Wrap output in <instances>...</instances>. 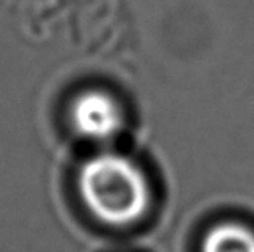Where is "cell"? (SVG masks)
Here are the masks:
<instances>
[{
    "mask_svg": "<svg viewBox=\"0 0 254 252\" xmlns=\"http://www.w3.org/2000/svg\"><path fill=\"white\" fill-rule=\"evenodd\" d=\"M78 183L85 205L107 225H131L151 204L145 175L131 159L120 154L104 152L88 159Z\"/></svg>",
    "mask_w": 254,
    "mask_h": 252,
    "instance_id": "obj_1",
    "label": "cell"
},
{
    "mask_svg": "<svg viewBox=\"0 0 254 252\" xmlns=\"http://www.w3.org/2000/svg\"><path fill=\"white\" fill-rule=\"evenodd\" d=\"M71 123L81 137L109 140L123 126L120 105L104 92H85L71 105Z\"/></svg>",
    "mask_w": 254,
    "mask_h": 252,
    "instance_id": "obj_2",
    "label": "cell"
},
{
    "mask_svg": "<svg viewBox=\"0 0 254 252\" xmlns=\"http://www.w3.org/2000/svg\"><path fill=\"white\" fill-rule=\"evenodd\" d=\"M199 252H254V230L239 221H220L204 233Z\"/></svg>",
    "mask_w": 254,
    "mask_h": 252,
    "instance_id": "obj_3",
    "label": "cell"
}]
</instances>
